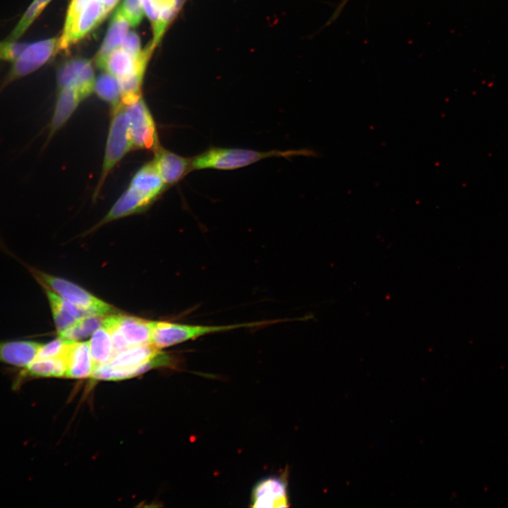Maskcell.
I'll return each mask as SVG.
<instances>
[{
	"label": "cell",
	"instance_id": "obj_5",
	"mask_svg": "<svg viewBox=\"0 0 508 508\" xmlns=\"http://www.w3.org/2000/svg\"><path fill=\"white\" fill-rule=\"evenodd\" d=\"M112 109L102 173L95 191V198L99 193L110 171L126 153L133 150L127 116L122 102Z\"/></svg>",
	"mask_w": 508,
	"mask_h": 508
},
{
	"label": "cell",
	"instance_id": "obj_7",
	"mask_svg": "<svg viewBox=\"0 0 508 508\" xmlns=\"http://www.w3.org/2000/svg\"><path fill=\"white\" fill-rule=\"evenodd\" d=\"M58 90L74 88L85 99L95 89V73L91 61L75 58L67 61L59 68L56 75Z\"/></svg>",
	"mask_w": 508,
	"mask_h": 508
},
{
	"label": "cell",
	"instance_id": "obj_11",
	"mask_svg": "<svg viewBox=\"0 0 508 508\" xmlns=\"http://www.w3.org/2000/svg\"><path fill=\"white\" fill-rule=\"evenodd\" d=\"M104 327H115L131 346L151 344L152 321L128 315L105 316Z\"/></svg>",
	"mask_w": 508,
	"mask_h": 508
},
{
	"label": "cell",
	"instance_id": "obj_30",
	"mask_svg": "<svg viewBox=\"0 0 508 508\" xmlns=\"http://www.w3.org/2000/svg\"><path fill=\"white\" fill-rule=\"evenodd\" d=\"M135 59H138L142 53L139 36L133 31L128 32L121 46Z\"/></svg>",
	"mask_w": 508,
	"mask_h": 508
},
{
	"label": "cell",
	"instance_id": "obj_23",
	"mask_svg": "<svg viewBox=\"0 0 508 508\" xmlns=\"http://www.w3.org/2000/svg\"><path fill=\"white\" fill-rule=\"evenodd\" d=\"M89 344L95 367L109 362L113 356L111 337L104 327L102 326L93 332Z\"/></svg>",
	"mask_w": 508,
	"mask_h": 508
},
{
	"label": "cell",
	"instance_id": "obj_26",
	"mask_svg": "<svg viewBox=\"0 0 508 508\" xmlns=\"http://www.w3.org/2000/svg\"><path fill=\"white\" fill-rule=\"evenodd\" d=\"M51 1L33 0L11 31L8 40H19Z\"/></svg>",
	"mask_w": 508,
	"mask_h": 508
},
{
	"label": "cell",
	"instance_id": "obj_13",
	"mask_svg": "<svg viewBox=\"0 0 508 508\" xmlns=\"http://www.w3.org/2000/svg\"><path fill=\"white\" fill-rule=\"evenodd\" d=\"M173 362L171 356L160 351L146 362L133 366L113 368L107 363L97 365L94 368L91 377L106 380L131 378L155 367L169 366Z\"/></svg>",
	"mask_w": 508,
	"mask_h": 508
},
{
	"label": "cell",
	"instance_id": "obj_14",
	"mask_svg": "<svg viewBox=\"0 0 508 508\" xmlns=\"http://www.w3.org/2000/svg\"><path fill=\"white\" fill-rule=\"evenodd\" d=\"M84 99L80 92L76 89L64 88L58 90L53 114L48 125V134L44 146L66 124Z\"/></svg>",
	"mask_w": 508,
	"mask_h": 508
},
{
	"label": "cell",
	"instance_id": "obj_29",
	"mask_svg": "<svg viewBox=\"0 0 508 508\" xmlns=\"http://www.w3.org/2000/svg\"><path fill=\"white\" fill-rule=\"evenodd\" d=\"M28 43L17 40L0 41V60L14 62Z\"/></svg>",
	"mask_w": 508,
	"mask_h": 508
},
{
	"label": "cell",
	"instance_id": "obj_12",
	"mask_svg": "<svg viewBox=\"0 0 508 508\" xmlns=\"http://www.w3.org/2000/svg\"><path fill=\"white\" fill-rule=\"evenodd\" d=\"M154 153L152 162L167 187L176 184L190 172V158L181 157L160 146Z\"/></svg>",
	"mask_w": 508,
	"mask_h": 508
},
{
	"label": "cell",
	"instance_id": "obj_32",
	"mask_svg": "<svg viewBox=\"0 0 508 508\" xmlns=\"http://www.w3.org/2000/svg\"><path fill=\"white\" fill-rule=\"evenodd\" d=\"M88 1L90 0H71L67 11L64 29L67 28L71 25L76 15Z\"/></svg>",
	"mask_w": 508,
	"mask_h": 508
},
{
	"label": "cell",
	"instance_id": "obj_10",
	"mask_svg": "<svg viewBox=\"0 0 508 508\" xmlns=\"http://www.w3.org/2000/svg\"><path fill=\"white\" fill-rule=\"evenodd\" d=\"M253 507L282 508L289 506L288 485L282 477L270 476L260 480L251 495Z\"/></svg>",
	"mask_w": 508,
	"mask_h": 508
},
{
	"label": "cell",
	"instance_id": "obj_25",
	"mask_svg": "<svg viewBox=\"0 0 508 508\" xmlns=\"http://www.w3.org/2000/svg\"><path fill=\"white\" fill-rule=\"evenodd\" d=\"M97 95L109 103L112 109L121 102L122 94L117 78L109 73H103L95 79V89Z\"/></svg>",
	"mask_w": 508,
	"mask_h": 508
},
{
	"label": "cell",
	"instance_id": "obj_15",
	"mask_svg": "<svg viewBox=\"0 0 508 508\" xmlns=\"http://www.w3.org/2000/svg\"><path fill=\"white\" fill-rule=\"evenodd\" d=\"M42 344L28 339L0 341V363L25 368L36 358Z\"/></svg>",
	"mask_w": 508,
	"mask_h": 508
},
{
	"label": "cell",
	"instance_id": "obj_34",
	"mask_svg": "<svg viewBox=\"0 0 508 508\" xmlns=\"http://www.w3.org/2000/svg\"><path fill=\"white\" fill-rule=\"evenodd\" d=\"M186 1V0H174V7L178 12L182 8Z\"/></svg>",
	"mask_w": 508,
	"mask_h": 508
},
{
	"label": "cell",
	"instance_id": "obj_22",
	"mask_svg": "<svg viewBox=\"0 0 508 508\" xmlns=\"http://www.w3.org/2000/svg\"><path fill=\"white\" fill-rule=\"evenodd\" d=\"M159 352V349L152 344L133 346L114 354L106 363L113 368L133 366L146 362Z\"/></svg>",
	"mask_w": 508,
	"mask_h": 508
},
{
	"label": "cell",
	"instance_id": "obj_1",
	"mask_svg": "<svg viewBox=\"0 0 508 508\" xmlns=\"http://www.w3.org/2000/svg\"><path fill=\"white\" fill-rule=\"evenodd\" d=\"M298 156L316 157L317 153L308 148L259 151L238 147L210 146L201 153L190 158V171L205 169L232 171L272 157L289 159Z\"/></svg>",
	"mask_w": 508,
	"mask_h": 508
},
{
	"label": "cell",
	"instance_id": "obj_3",
	"mask_svg": "<svg viewBox=\"0 0 508 508\" xmlns=\"http://www.w3.org/2000/svg\"><path fill=\"white\" fill-rule=\"evenodd\" d=\"M22 264L43 288L51 289L68 302L93 315H107L115 313L111 306L71 282L44 272L24 262Z\"/></svg>",
	"mask_w": 508,
	"mask_h": 508
},
{
	"label": "cell",
	"instance_id": "obj_24",
	"mask_svg": "<svg viewBox=\"0 0 508 508\" xmlns=\"http://www.w3.org/2000/svg\"><path fill=\"white\" fill-rule=\"evenodd\" d=\"M106 315H91L79 319L72 326L58 334L64 339L76 341L92 334L98 328L103 326Z\"/></svg>",
	"mask_w": 508,
	"mask_h": 508
},
{
	"label": "cell",
	"instance_id": "obj_27",
	"mask_svg": "<svg viewBox=\"0 0 508 508\" xmlns=\"http://www.w3.org/2000/svg\"><path fill=\"white\" fill-rule=\"evenodd\" d=\"M73 341L59 337L47 344H42L36 358H66Z\"/></svg>",
	"mask_w": 508,
	"mask_h": 508
},
{
	"label": "cell",
	"instance_id": "obj_31",
	"mask_svg": "<svg viewBox=\"0 0 508 508\" xmlns=\"http://www.w3.org/2000/svg\"><path fill=\"white\" fill-rule=\"evenodd\" d=\"M141 2L144 12L151 21L152 28H154L159 21L160 9L152 0H141Z\"/></svg>",
	"mask_w": 508,
	"mask_h": 508
},
{
	"label": "cell",
	"instance_id": "obj_17",
	"mask_svg": "<svg viewBox=\"0 0 508 508\" xmlns=\"http://www.w3.org/2000/svg\"><path fill=\"white\" fill-rule=\"evenodd\" d=\"M153 202V200L129 185L98 226L123 217L142 212L147 210Z\"/></svg>",
	"mask_w": 508,
	"mask_h": 508
},
{
	"label": "cell",
	"instance_id": "obj_21",
	"mask_svg": "<svg viewBox=\"0 0 508 508\" xmlns=\"http://www.w3.org/2000/svg\"><path fill=\"white\" fill-rule=\"evenodd\" d=\"M130 25L128 19L118 8L112 18L104 40L97 55L96 64L101 61L114 50L121 47Z\"/></svg>",
	"mask_w": 508,
	"mask_h": 508
},
{
	"label": "cell",
	"instance_id": "obj_28",
	"mask_svg": "<svg viewBox=\"0 0 508 508\" xmlns=\"http://www.w3.org/2000/svg\"><path fill=\"white\" fill-rule=\"evenodd\" d=\"M119 9L128 19L132 27L138 25L144 15L141 0H123Z\"/></svg>",
	"mask_w": 508,
	"mask_h": 508
},
{
	"label": "cell",
	"instance_id": "obj_2",
	"mask_svg": "<svg viewBox=\"0 0 508 508\" xmlns=\"http://www.w3.org/2000/svg\"><path fill=\"white\" fill-rule=\"evenodd\" d=\"M283 321V319H275L223 325H186L152 321L151 344L160 349L210 334L241 328L264 327Z\"/></svg>",
	"mask_w": 508,
	"mask_h": 508
},
{
	"label": "cell",
	"instance_id": "obj_9",
	"mask_svg": "<svg viewBox=\"0 0 508 508\" xmlns=\"http://www.w3.org/2000/svg\"><path fill=\"white\" fill-rule=\"evenodd\" d=\"M152 51L147 47L138 59H135L123 48L119 47L97 63L100 68L116 77L124 79L135 74L144 75L148 59Z\"/></svg>",
	"mask_w": 508,
	"mask_h": 508
},
{
	"label": "cell",
	"instance_id": "obj_36",
	"mask_svg": "<svg viewBox=\"0 0 508 508\" xmlns=\"http://www.w3.org/2000/svg\"><path fill=\"white\" fill-rule=\"evenodd\" d=\"M155 4L159 8L160 0H152Z\"/></svg>",
	"mask_w": 508,
	"mask_h": 508
},
{
	"label": "cell",
	"instance_id": "obj_4",
	"mask_svg": "<svg viewBox=\"0 0 508 508\" xmlns=\"http://www.w3.org/2000/svg\"><path fill=\"white\" fill-rule=\"evenodd\" d=\"M126 114L133 150H150L159 147L158 134L153 117L142 95L121 100Z\"/></svg>",
	"mask_w": 508,
	"mask_h": 508
},
{
	"label": "cell",
	"instance_id": "obj_35",
	"mask_svg": "<svg viewBox=\"0 0 508 508\" xmlns=\"http://www.w3.org/2000/svg\"><path fill=\"white\" fill-rule=\"evenodd\" d=\"M165 5L174 6V0H160L159 8Z\"/></svg>",
	"mask_w": 508,
	"mask_h": 508
},
{
	"label": "cell",
	"instance_id": "obj_8",
	"mask_svg": "<svg viewBox=\"0 0 508 508\" xmlns=\"http://www.w3.org/2000/svg\"><path fill=\"white\" fill-rule=\"evenodd\" d=\"M107 16L100 0H90L76 15L71 25L64 29L60 49H67L92 30Z\"/></svg>",
	"mask_w": 508,
	"mask_h": 508
},
{
	"label": "cell",
	"instance_id": "obj_18",
	"mask_svg": "<svg viewBox=\"0 0 508 508\" xmlns=\"http://www.w3.org/2000/svg\"><path fill=\"white\" fill-rule=\"evenodd\" d=\"M58 334L66 330L79 319L93 315L64 300L49 289L44 288Z\"/></svg>",
	"mask_w": 508,
	"mask_h": 508
},
{
	"label": "cell",
	"instance_id": "obj_20",
	"mask_svg": "<svg viewBox=\"0 0 508 508\" xmlns=\"http://www.w3.org/2000/svg\"><path fill=\"white\" fill-rule=\"evenodd\" d=\"M129 185L154 201L167 187L152 161L136 171Z\"/></svg>",
	"mask_w": 508,
	"mask_h": 508
},
{
	"label": "cell",
	"instance_id": "obj_19",
	"mask_svg": "<svg viewBox=\"0 0 508 508\" xmlns=\"http://www.w3.org/2000/svg\"><path fill=\"white\" fill-rule=\"evenodd\" d=\"M66 360V377L86 378L91 377L95 364L91 357L89 341L77 342L74 341L69 347Z\"/></svg>",
	"mask_w": 508,
	"mask_h": 508
},
{
	"label": "cell",
	"instance_id": "obj_6",
	"mask_svg": "<svg viewBox=\"0 0 508 508\" xmlns=\"http://www.w3.org/2000/svg\"><path fill=\"white\" fill-rule=\"evenodd\" d=\"M60 50V38L28 43L0 85V93L11 83L40 68Z\"/></svg>",
	"mask_w": 508,
	"mask_h": 508
},
{
	"label": "cell",
	"instance_id": "obj_16",
	"mask_svg": "<svg viewBox=\"0 0 508 508\" xmlns=\"http://www.w3.org/2000/svg\"><path fill=\"white\" fill-rule=\"evenodd\" d=\"M66 358H36L28 365L20 368L13 382V388L19 389L29 379L65 377Z\"/></svg>",
	"mask_w": 508,
	"mask_h": 508
},
{
	"label": "cell",
	"instance_id": "obj_33",
	"mask_svg": "<svg viewBox=\"0 0 508 508\" xmlns=\"http://www.w3.org/2000/svg\"><path fill=\"white\" fill-rule=\"evenodd\" d=\"M100 1L102 2L104 11L107 15V13H109L116 5L119 0H100Z\"/></svg>",
	"mask_w": 508,
	"mask_h": 508
}]
</instances>
